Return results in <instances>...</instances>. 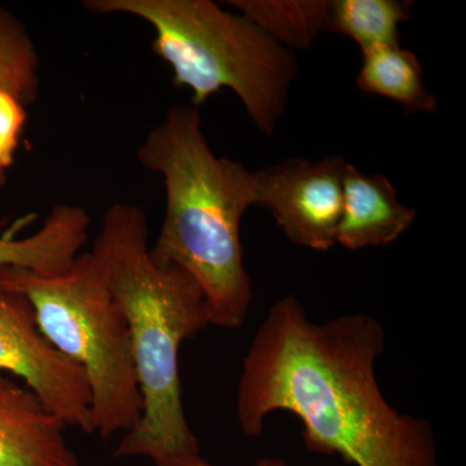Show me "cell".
I'll list each match as a JSON object with an SVG mask.
<instances>
[{
    "label": "cell",
    "instance_id": "5",
    "mask_svg": "<svg viewBox=\"0 0 466 466\" xmlns=\"http://www.w3.org/2000/svg\"><path fill=\"white\" fill-rule=\"evenodd\" d=\"M0 287L23 294L46 339L84 370L94 433H128L143 413L130 330L92 251L58 275L0 267Z\"/></svg>",
    "mask_w": 466,
    "mask_h": 466
},
{
    "label": "cell",
    "instance_id": "7",
    "mask_svg": "<svg viewBox=\"0 0 466 466\" xmlns=\"http://www.w3.org/2000/svg\"><path fill=\"white\" fill-rule=\"evenodd\" d=\"M349 161L330 156L320 161L290 158L254 171V207L265 208L288 240L325 251L336 245Z\"/></svg>",
    "mask_w": 466,
    "mask_h": 466
},
{
    "label": "cell",
    "instance_id": "9",
    "mask_svg": "<svg viewBox=\"0 0 466 466\" xmlns=\"http://www.w3.org/2000/svg\"><path fill=\"white\" fill-rule=\"evenodd\" d=\"M416 217L415 208L401 204L388 177L361 173L349 162L336 245L349 250L385 247L397 241Z\"/></svg>",
    "mask_w": 466,
    "mask_h": 466
},
{
    "label": "cell",
    "instance_id": "15",
    "mask_svg": "<svg viewBox=\"0 0 466 466\" xmlns=\"http://www.w3.org/2000/svg\"><path fill=\"white\" fill-rule=\"evenodd\" d=\"M27 119V106L20 97L0 88V187L7 180Z\"/></svg>",
    "mask_w": 466,
    "mask_h": 466
},
{
    "label": "cell",
    "instance_id": "13",
    "mask_svg": "<svg viewBox=\"0 0 466 466\" xmlns=\"http://www.w3.org/2000/svg\"><path fill=\"white\" fill-rule=\"evenodd\" d=\"M412 5L403 0H333L328 30L348 35L361 52L400 45V27L410 20Z\"/></svg>",
    "mask_w": 466,
    "mask_h": 466
},
{
    "label": "cell",
    "instance_id": "11",
    "mask_svg": "<svg viewBox=\"0 0 466 466\" xmlns=\"http://www.w3.org/2000/svg\"><path fill=\"white\" fill-rule=\"evenodd\" d=\"M357 75L359 90L386 97L406 113H435L437 97L426 88L419 57L400 45L381 46L361 52Z\"/></svg>",
    "mask_w": 466,
    "mask_h": 466
},
{
    "label": "cell",
    "instance_id": "12",
    "mask_svg": "<svg viewBox=\"0 0 466 466\" xmlns=\"http://www.w3.org/2000/svg\"><path fill=\"white\" fill-rule=\"evenodd\" d=\"M288 50H306L328 30L327 0H231L227 2Z\"/></svg>",
    "mask_w": 466,
    "mask_h": 466
},
{
    "label": "cell",
    "instance_id": "6",
    "mask_svg": "<svg viewBox=\"0 0 466 466\" xmlns=\"http://www.w3.org/2000/svg\"><path fill=\"white\" fill-rule=\"evenodd\" d=\"M0 373L25 382L43 406L66 426L94 433L91 392L84 370L39 329L29 300L0 287Z\"/></svg>",
    "mask_w": 466,
    "mask_h": 466
},
{
    "label": "cell",
    "instance_id": "4",
    "mask_svg": "<svg viewBox=\"0 0 466 466\" xmlns=\"http://www.w3.org/2000/svg\"><path fill=\"white\" fill-rule=\"evenodd\" d=\"M92 14L128 15L155 30L152 48L188 88L191 106L231 90L260 133L272 135L299 73L296 55L242 15L211 0H87Z\"/></svg>",
    "mask_w": 466,
    "mask_h": 466
},
{
    "label": "cell",
    "instance_id": "2",
    "mask_svg": "<svg viewBox=\"0 0 466 466\" xmlns=\"http://www.w3.org/2000/svg\"><path fill=\"white\" fill-rule=\"evenodd\" d=\"M142 208L116 202L104 213L91 251L127 321L143 398L142 417L124 434L115 458L157 462L200 455L184 413L179 351L211 325V312L191 275L152 258Z\"/></svg>",
    "mask_w": 466,
    "mask_h": 466
},
{
    "label": "cell",
    "instance_id": "16",
    "mask_svg": "<svg viewBox=\"0 0 466 466\" xmlns=\"http://www.w3.org/2000/svg\"><path fill=\"white\" fill-rule=\"evenodd\" d=\"M155 464L156 466H214L202 458L201 455L161 460V461L155 462ZM253 466H288V464L281 459L266 458L258 460Z\"/></svg>",
    "mask_w": 466,
    "mask_h": 466
},
{
    "label": "cell",
    "instance_id": "10",
    "mask_svg": "<svg viewBox=\"0 0 466 466\" xmlns=\"http://www.w3.org/2000/svg\"><path fill=\"white\" fill-rule=\"evenodd\" d=\"M33 218H20L9 226L0 222V267H20L46 276L63 274L87 244L90 216L76 205H56L38 231L18 238Z\"/></svg>",
    "mask_w": 466,
    "mask_h": 466
},
{
    "label": "cell",
    "instance_id": "8",
    "mask_svg": "<svg viewBox=\"0 0 466 466\" xmlns=\"http://www.w3.org/2000/svg\"><path fill=\"white\" fill-rule=\"evenodd\" d=\"M64 429L26 386L0 373V466H79Z\"/></svg>",
    "mask_w": 466,
    "mask_h": 466
},
{
    "label": "cell",
    "instance_id": "3",
    "mask_svg": "<svg viewBox=\"0 0 466 466\" xmlns=\"http://www.w3.org/2000/svg\"><path fill=\"white\" fill-rule=\"evenodd\" d=\"M144 167L161 175L164 223L150 256L191 275L207 297L211 325L238 329L253 300L240 226L254 207L256 175L218 157L202 130L200 109L175 106L137 148Z\"/></svg>",
    "mask_w": 466,
    "mask_h": 466
},
{
    "label": "cell",
    "instance_id": "14",
    "mask_svg": "<svg viewBox=\"0 0 466 466\" xmlns=\"http://www.w3.org/2000/svg\"><path fill=\"white\" fill-rule=\"evenodd\" d=\"M0 88L32 106L39 92V55L26 27L0 7Z\"/></svg>",
    "mask_w": 466,
    "mask_h": 466
},
{
    "label": "cell",
    "instance_id": "1",
    "mask_svg": "<svg viewBox=\"0 0 466 466\" xmlns=\"http://www.w3.org/2000/svg\"><path fill=\"white\" fill-rule=\"evenodd\" d=\"M385 339L368 315L315 324L296 297L278 300L242 364V433L262 434L266 417L284 410L302 422L309 452L357 466H441L431 422L400 413L380 389L375 366Z\"/></svg>",
    "mask_w": 466,
    "mask_h": 466
}]
</instances>
